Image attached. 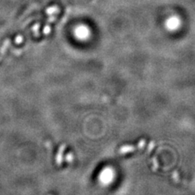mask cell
Returning a JSON list of instances; mask_svg holds the SVG:
<instances>
[{
    "label": "cell",
    "instance_id": "cell-1",
    "mask_svg": "<svg viewBox=\"0 0 195 195\" xmlns=\"http://www.w3.org/2000/svg\"><path fill=\"white\" fill-rule=\"evenodd\" d=\"M104 174H105V176L103 177V179H102V181H109L110 179H111V176H110V175H112V172H110L108 170H107V171H104Z\"/></svg>",
    "mask_w": 195,
    "mask_h": 195
}]
</instances>
